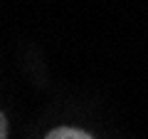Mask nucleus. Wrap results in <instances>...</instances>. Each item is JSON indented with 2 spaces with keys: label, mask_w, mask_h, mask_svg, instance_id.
<instances>
[{
  "label": "nucleus",
  "mask_w": 148,
  "mask_h": 139,
  "mask_svg": "<svg viewBox=\"0 0 148 139\" xmlns=\"http://www.w3.org/2000/svg\"><path fill=\"white\" fill-rule=\"evenodd\" d=\"M0 139H8V119L3 112H0Z\"/></svg>",
  "instance_id": "obj_2"
},
{
  "label": "nucleus",
  "mask_w": 148,
  "mask_h": 139,
  "mask_svg": "<svg viewBox=\"0 0 148 139\" xmlns=\"http://www.w3.org/2000/svg\"><path fill=\"white\" fill-rule=\"evenodd\" d=\"M45 139H94V137L89 132H82V129H74V127H54Z\"/></svg>",
  "instance_id": "obj_1"
}]
</instances>
